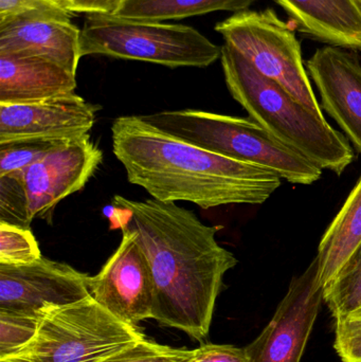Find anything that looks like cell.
I'll return each mask as SVG.
<instances>
[{"mask_svg": "<svg viewBox=\"0 0 361 362\" xmlns=\"http://www.w3.org/2000/svg\"><path fill=\"white\" fill-rule=\"evenodd\" d=\"M102 160L103 153L86 136L66 142L25 170L31 218H42L59 202L83 189Z\"/></svg>", "mask_w": 361, "mask_h": 362, "instance_id": "cell-12", "label": "cell"}, {"mask_svg": "<svg viewBox=\"0 0 361 362\" xmlns=\"http://www.w3.org/2000/svg\"><path fill=\"white\" fill-rule=\"evenodd\" d=\"M256 0H126L116 16L165 21L199 16L215 11L243 12Z\"/></svg>", "mask_w": 361, "mask_h": 362, "instance_id": "cell-18", "label": "cell"}, {"mask_svg": "<svg viewBox=\"0 0 361 362\" xmlns=\"http://www.w3.org/2000/svg\"><path fill=\"white\" fill-rule=\"evenodd\" d=\"M99 106L76 93L30 103H0V144L19 139H80L89 136Z\"/></svg>", "mask_w": 361, "mask_h": 362, "instance_id": "cell-11", "label": "cell"}, {"mask_svg": "<svg viewBox=\"0 0 361 362\" xmlns=\"http://www.w3.org/2000/svg\"><path fill=\"white\" fill-rule=\"evenodd\" d=\"M81 55L205 68L220 59L222 47L189 25L91 14L81 30Z\"/></svg>", "mask_w": 361, "mask_h": 362, "instance_id": "cell-5", "label": "cell"}, {"mask_svg": "<svg viewBox=\"0 0 361 362\" xmlns=\"http://www.w3.org/2000/svg\"><path fill=\"white\" fill-rule=\"evenodd\" d=\"M220 62L233 99L280 141L337 175L355 160L350 140L333 129L324 115L309 110L281 85L256 71L237 50L225 44Z\"/></svg>", "mask_w": 361, "mask_h": 362, "instance_id": "cell-3", "label": "cell"}, {"mask_svg": "<svg viewBox=\"0 0 361 362\" xmlns=\"http://www.w3.org/2000/svg\"><path fill=\"white\" fill-rule=\"evenodd\" d=\"M91 297L127 325L153 319L155 283L146 253L135 231L122 227V240L105 265L89 276Z\"/></svg>", "mask_w": 361, "mask_h": 362, "instance_id": "cell-9", "label": "cell"}, {"mask_svg": "<svg viewBox=\"0 0 361 362\" xmlns=\"http://www.w3.org/2000/svg\"><path fill=\"white\" fill-rule=\"evenodd\" d=\"M40 319L0 312V359L13 356L27 346L37 333Z\"/></svg>", "mask_w": 361, "mask_h": 362, "instance_id": "cell-23", "label": "cell"}, {"mask_svg": "<svg viewBox=\"0 0 361 362\" xmlns=\"http://www.w3.org/2000/svg\"><path fill=\"white\" fill-rule=\"evenodd\" d=\"M116 206L129 213L155 283L153 319L203 342L209 335L225 274L237 257L216 240L218 228L199 221L176 202H139L117 195Z\"/></svg>", "mask_w": 361, "mask_h": 362, "instance_id": "cell-1", "label": "cell"}, {"mask_svg": "<svg viewBox=\"0 0 361 362\" xmlns=\"http://www.w3.org/2000/svg\"><path fill=\"white\" fill-rule=\"evenodd\" d=\"M144 339L139 327L116 318L89 296L47 312L35 337L10 357L27 362H99Z\"/></svg>", "mask_w": 361, "mask_h": 362, "instance_id": "cell-6", "label": "cell"}, {"mask_svg": "<svg viewBox=\"0 0 361 362\" xmlns=\"http://www.w3.org/2000/svg\"><path fill=\"white\" fill-rule=\"evenodd\" d=\"M76 74L50 59L0 53V103L42 101L74 93Z\"/></svg>", "mask_w": 361, "mask_h": 362, "instance_id": "cell-15", "label": "cell"}, {"mask_svg": "<svg viewBox=\"0 0 361 362\" xmlns=\"http://www.w3.org/2000/svg\"><path fill=\"white\" fill-rule=\"evenodd\" d=\"M71 141V140H70ZM65 140L19 139L0 144V175L23 172L66 144Z\"/></svg>", "mask_w": 361, "mask_h": 362, "instance_id": "cell-20", "label": "cell"}, {"mask_svg": "<svg viewBox=\"0 0 361 362\" xmlns=\"http://www.w3.org/2000/svg\"><path fill=\"white\" fill-rule=\"evenodd\" d=\"M42 257L31 230L0 223V264L25 265Z\"/></svg>", "mask_w": 361, "mask_h": 362, "instance_id": "cell-22", "label": "cell"}, {"mask_svg": "<svg viewBox=\"0 0 361 362\" xmlns=\"http://www.w3.org/2000/svg\"><path fill=\"white\" fill-rule=\"evenodd\" d=\"M0 53L50 59L76 74L81 29L71 21L31 18L0 27Z\"/></svg>", "mask_w": 361, "mask_h": 362, "instance_id": "cell-14", "label": "cell"}, {"mask_svg": "<svg viewBox=\"0 0 361 362\" xmlns=\"http://www.w3.org/2000/svg\"><path fill=\"white\" fill-rule=\"evenodd\" d=\"M295 27L314 40L361 51V11L354 0H275Z\"/></svg>", "mask_w": 361, "mask_h": 362, "instance_id": "cell-16", "label": "cell"}, {"mask_svg": "<svg viewBox=\"0 0 361 362\" xmlns=\"http://www.w3.org/2000/svg\"><path fill=\"white\" fill-rule=\"evenodd\" d=\"M112 139L129 182L160 202H189L201 209L261 204L281 187L282 178L269 170L176 139L140 116L116 119Z\"/></svg>", "mask_w": 361, "mask_h": 362, "instance_id": "cell-2", "label": "cell"}, {"mask_svg": "<svg viewBox=\"0 0 361 362\" xmlns=\"http://www.w3.org/2000/svg\"><path fill=\"white\" fill-rule=\"evenodd\" d=\"M195 353L193 362H248L245 348L229 344H203Z\"/></svg>", "mask_w": 361, "mask_h": 362, "instance_id": "cell-27", "label": "cell"}, {"mask_svg": "<svg viewBox=\"0 0 361 362\" xmlns=\"http://www.w3.org/2000/svg\"></svg>", "mask_w": 361, "mask_h": 362, "instance_id": "cell-31", "label": "cell"}, {"mask_svg": "<svg viewBox=\"0 0 361 362\" xmlns=\"http://www.w3.org/2000/svg\"><path fill=\"white\" fill-rule=\"evenodd\" d=\"M326 110L361 154V64L356 53L326 45L307 62Z\"/></svg>", "mask_w": 361, "mask_h": 362, "instance_id": "cell-13", "label": "cell"}, {"mask_svg": "<svg viewBox=\"0 0 361 362\" xmlns=\"http://www.w3.org/2000/svg\"><path fill=\"white\" fill-rule=\"evenodd\" d=\"M361 244V177L324 233L316 257L324 289Z\"/></svg>", "mask_w": 361, "mask_h": 362, "instance_id": "cell-17", "label": "cell"}, {"mask_svg": "<svg viewBox=\"0 0 361 362\" xmlns=\"http://www.w3.org/2000/svg\"><path fill=\"white\" fill-rule=\"evenodd\" d=\"M195 356V350L171 348L144 339L99 362H193Z\"/></svg>", "mask_w": 361, "mask_h": 362, "instance_id": "cell-24", "label": "cell"}, {"mask_svg": "<svg viewBox=\"0 0 361 362\" xmlns=\"http://www.w3.org/2000/svg\"><path fill=\"white\" fill-rule=\"evenodd\" d=\"M32 221L23 172L0 175V223L30 229Z\"/></svg>", "mask_w": 361, "mask_h": 362, "instance_id": "cell-21", "label": "cell"}, {"mask_svg": "<svg viewBox=\"0 0 361 362\" xmlns=\"http://www.w3.org/2000/svg\"><path fill=\"white\" fill-rule=\"evenodd\" d=\"M88 282V274L45 257L25 265L0 264V312L42 318L89 297Z\"/></svg>", "mask_w": 361, "mask_h": 362, "instance_id": "cell-10", "label": "cell"}, {"mask_svg": "<svg viewBox=\"0 0 361 362\" xmlns=\"http://www.w3.org/2000/svg\"><path fill=\"white\" fill-rule=\"evenodd\" d=\"M72 13L57 0H0V27L31 18L71 21Z\"/></svg>", "mask_w": 361, "mask_h": 362, "instance_id": "cell-25", "label": "cell"}, {"mask_svg": "<svg viewBox=\"0 0 361 362\" xmlns=\"http://www.w3.org/2000/svg\"><path fill=\"white\" fill-rule=\"evenodd\" d=\"M324 301V285L313 259L290 282L271 322L246 346L248 362H300Z\"/></svg>", "mask_w": 361, "mask_h": 362, "instance_id": "cell-8", "label": "cell"}, {"mask_svg": "<svg viewBox=\"0 0 361 362\" xmlns=\"http://www.w3.org/2000/svg\"><path fill=\"white\" fill-rule=\"evenodd\" d=\"M0 362H27L21 359L15 358V357H6V358L0 359Z\"/></svg>", "mask_w": 361, "mask_h": 362, "instance_id": "cell-29", "label": "cell"}, {"mask_svg": "<svg viewBox=\"0 0 361 362\" xmlns=\"http://www.w3.org/2000/svg\"><path fill=\"white\" fill-rule=\"evenodd\" d=\"M324 301L334 319L361 308V244L345 262L335 280L324 289Z\"/></svg>", "mask_w": 361, "mask_h": 362, "instance_id": "cell-19", "label": "cell"}, {"mask_svg": "<svg viewBox=\"0 0 361 362\" xmlns=\"http://www.w3.org/2000/svg\"><path fill=\"white\" fill-rule=\"evenodd\" d=\"M215 30L256 71L281 85L309 110L324 115L303 65L294 27L273 8L235 13L218 23Z\"/></svg>", "mask_w": 361, "mask_h": 362, "instance_id": "cell-7", "label": "cell"}, {"mask_svg": "<svg viewBox=\"0 0 361 362\" xmlns=\"http://www.w3.org/2000/svg\"><path fill=\"white\" fill-rule=\"evenodd\" d=\"M155 129L214 154L264 168L295 185H313L322 171L252 119L184 110L140 116Z\"/></svg>", "mask_w": 361, "mask_h": 362, "instance_id": "cell-4", "label": "cell"}, {"mask_svg": "<svg viewBox=\"0 0 361 362\" xmlns=\"http://www.w3.org/2000/svg\"><path fill=\"white\" fill-rule=\"evenodd\" d=\"M66 10L87 15H117L126 0H57Z\"/></svg>", "mask_w": 361, "mask_h": 362, "instance_id": "cell-28", "label": "cell"}, {"mask_svg": "<svg viewBox=\"0 0 361 362\" xmlns=\"http://www.w3.org/2000/svg\"><path fill=\"white\" fill-rule=\"evenodd\" d=\"M335 321L337 354L343 362H361V308Z\"/></svg>", "mask_w": 361, "mask_h": 362, "instance_id": "cell-26", "label": "cell"}, {"mask_svg": "<svg viewBox=\"0 0 361 362\" xmlns=\"http://www.w3.org/2000/svg\"><path fill=\"white\" fill-rule=\"evenodd\" d=\"M354 1L356 2V4H357L358 8H360L361 11V0H354Z\"/></svg>", "mask_w": 361, "mask_h": 362, "instance_id": "cell-30", "label": "cell"}]
</instances>
